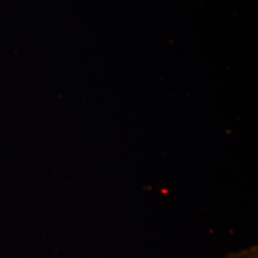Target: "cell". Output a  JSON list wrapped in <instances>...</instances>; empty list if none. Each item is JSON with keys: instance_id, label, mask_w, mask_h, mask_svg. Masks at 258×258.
Here are the masks:
<instances>
[{"instance_id": "1", "label": "cell", "mask_w": 258, "mask_h": 258, "mask_svg": "<svg viewBox=\"0 0 258 258\" xmlns=\"http://www.w3.org/2000/svg\"><path fill=\"white\" fill-rule=\"evenodd\" d=\"M231 258H257V256H256V251L254 249H251L238 255H233Z\"/></svg>"}]
</instances>
